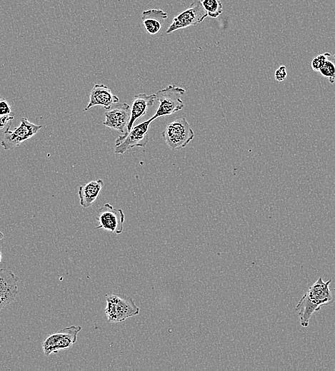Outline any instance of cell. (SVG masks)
Instances as JSON below:
<instances>
[{"instance_id": "obj_1", "label": "cell", "mask_w": 335, "mask_h": 371, "mask_svg": "<svg viewBox=\"0 0 335 371\" xmlns=\"http://www.w3.org/2000/svg\"><path fill=\"white\" fill-rule=\"evenodd\" d=\"M331 283V280L324 282L322 278H319L298 302L295 310L302 327L309 325L315 312L335 302V288L330 289Z\"/></svg>"}, {"instance_id": "obj_2", "label": "cell", "mask_w": 335, "mask_h": 371, "mask_svg": "<svg viewBox=\"0 0 335 371\" xmlns=\"http://www.w3.org/2000/svg\"><path fill=\"white\" fill-rule=\"evenodd\" d=\"M106 302L104 312L109 322H121L139 313V308L134 300L122 293H113L106 295Z\"/></svg>"}, {"instance_id": "obj_3", "label": "cell", "mask_w": 335, "mask_h": 371, "mask_svg": "<svg viewBox=\"0 0 335 371\" xmlns=\"http://www.w3.org/2000/svg\"><path fill=\"white\" fill-rule=\"evenodd\" d=\"M194 132L185 117L174 119L162 132L163 138L171 150L185 148L194 138Z\"/></svg>"}, {"instance_id": "obj_4", "label": "cell", "mask_w": 335, "mask_h": 371, "mask_svg": "<svg viewBox=\"0 0 335 371\" xmlns=\"http://www.w3.org/2000/svg\"><path fill=\"white\" fill-rule=\"evenodd\" d=\"M185 93L184 88L174 85H169L158 91L156 96L159 106L153 118L156 119L159 117L170 116L181 110L184 106V103L181 96Z\"/></svg>"}, {"instance_id": "obj_5", "label": "cell", "mask_w": 335, "mask_h": 371, "mask_svg": "<svg viewBox=\"0 0 335 371\" xmlns=\"http://www.w3.org/2000/svg\"><path fill=\"white\" fill-rule=\"evenodd\" d=\"M155 119H149L134 126L130 131L120 136L115 141L114 153L124 154L126 151L134 147H145L148 141V132L150 125Z\"/></svg>"}, {"instance_id": "obj_6", "label": "cell", "mask_w": 335, "mask_h": 371, "mask_svg": "<svg viewBox=\"0 0 335 371\" xmlns=\"http://www.w3.org/2000/svg\"><path fill=\"white\" fill-rule=\"evenodd\" d=\"M81 330L80 325H71L47 336L41 342L44 355L49 356L71 347Z\"/></svg>"}, {"instance_id": "obj_7", "label": "cell", "mask_w": 335, "mask_h": 371, "mask_svg": "<svg viewBox=\"0 0 335 371\" xmlns=\"http://www.w3.org/2000/svg\"><path fill=\"white\" fill-rule=\"evenodd\" d=\"M41 128L42 126L34 124L26 118H21L17 127L11 130L9 126L2 131L1 146L5 150L14 149L35 136Z\"/></svg>"}, {"instance_id": "obj_8", "label": "cell", "mask_w": 335, "mask_h": 371, "mask_svg": "<svg viewBox=\"0 0 335 371\" xmlns=\"http://www.w3.org/2000/svg\"><path fill=\"white\" fill-rule=\"evenodd\" d=\"M208 14L204 9L201 1H194L186 10L176 16L166 33L170 34L172 32L186 29L189 26H196L204 21Z\"/></svg>"}, {"instance_id": "obj_9", "label": "cell", "mask_w": 335, "mask_h": 371, "mask_svg": "<svg viewBox=\"0 0 335 371\" xmlns=\"http://www.w3.org/2000/svg\"><path fill=\"white\" fill-rule=\"evenodd\" d=\"M96 219L99 223L96 229L102 228L115 234H121L123 232L124 213L121 209L115 208L110 203H105L99 209Z\"/></svg>"}, {"instance_id": "obj_10", "label": "cell", "mask_w": 335, "mask_h": 371, "mask_svg": "<svg viewBox=\"0 0 335 371\" xmlns=\"http://www.w3.org/2000/svg\"><path fill=\"white\" fill-rule=\"evenodd\" d=\"M19 278L11 270H0V309L12 303L18 294Z\"/></svg>"}, {"instance_id": "obj_11", "label": "cell", "mask_w": 335, "mask_h": 371, "mask_svg": "<svg viewBox=\"0 0 335 371\" xmlns=\"http://www.w3.org/2000/svg\"><path fill=\"white\" fill-rule=\"evenodd\" d=\"M131 118V107L126 103H122L105 113L103 124L106 127L125 133V128Z\"/></svg>"}, {"instance_id": "obj_12", "label": "cell", "mask_w": 335, "mask_h": 371, "mask_svg": "<svg viewBox=\"0 0 335 371\" xmlns=\"http://www.w3.org/2000/svg\"><path fill=\"white\" fill-rule=\"evenodd\" d=\"M119 98L104 84H95L91 90L89 101L84 111H88L96 106H101L105 109L109 110L111 106L119 102Z\"/></svg>"}, {"instance_id": "obj_13", "label": "cell", "mask_w": 335, "mask_h": 371, "mask_svg": "<svg viewBox=\"0 0 335 371\" xmlns=\"http://www.w3.org/2000/svg\"><path fill=\"white\" fill-rule=\"evenodd\" d=\"M156 99V93L147 95L143 93L134 96L131 106V118L126 132L131 131L134 123L146 114L147 109L153 106Z\"/></svg>"}, {"instance_id": "obj_14", "label": "cell", "mask_w": 335, "mask_h": 371, "mask_svg": "<svg viewBox=\"0 0 335 371\" xmlns=\"http://www.w3.org/2000/svg\"><path fill=\"white\" fill-rule=\"evenodd\" d=\"M167 17V13L159 9L146 10L141 14L144 27L150 35H156L160 31Z\"/></svg>"}, {"instance_id": "obj_15", "label": "cell", "mask_w": 335, "mask_h": 371, "mask_svg": "<svg viewBox=\"0 0 335 371\" xmlns=\"http://www.w3.org/2000/svg\"><path fill=\"white\" fill-rule=\"evenodd\" d=\"M104 186L101 179L91 181L79 188L78 195L81 205L87 208L91 206L99 195Z\"/></svg>"}, {"instance_id": "obj_16", "label": "cell", "mask_w": 335, "mask_h": 371, "mask_svg": "<svg viewBox=\"0 0 335 371\" xmlns=\"http://www.w3.org/2000/svg\"><path fill=\"white\" fill-rule=\"evenodd\" d=\"M208 16L216 19L223 12V5L220 0H201Z\"/></svg>"}, {"instance_id": "obj_17", "label": "cell", "mask_w": 335, "mask_h": 371, "mask_svg": "<svg viewBox=\"0 0 335 371\" xmlns=\"http://www.w3.org/2000/svg\"><path fill=\"white\" fill-rule=\"evenodd\" d=\"M319 72L324 77L328 78L331 83L335 82V54L331 55L329 53L324 66L319 69Z\"/></svg>"}, {"instance_id": "obj_18", "label": "cell", "mask_w": 335, "mask_h": 371, "mask_svg": "<svg viewBox=\"0 0 335 371\" xmlns=\"http://www.w3.org/2000/svg\"><path fill=\"white\" fill-rule=\"evenodd\" d=\"M329 54V52H325L314 57L311 63V68L315 71H319L324 66Z\"/></svg>"}, {"instance_id": "obj_19", "label": "cell", "mask_w": 335, "mask_h": 371, "mask_svg": "<svg viewBox=\"0 0 335 371\" xmlns=\"http://www.w3.org/2000/svg\"><path fill=\"white\" fill-rule=\"evenodd\" d=\"M14 118V113H11L10 114L1 115L0 118V129L3 130L10 126V123Z\"/></svg>"}, {"instance_id": "obj_20", "label": "cell", "mask_w": 335, "mask_h": 371, "mask_svg": "<svg viewBox=\"0 0 335 371\" xmlns=\"http://www.w3.org/2000/svg\"><path fill=\"white\" fill-rule=\"evenodd\" d=\"M287 76L286 68L285 66H281L274 73V78L277 81H283Z\"/></svg>"}, {"instance_id": "obj_21", "label": "cell", "mask_w": 335, "mask_h": 371, "mask_svg": "<svg viewBox=\"0 0 335 371\" xmlns=\"http://www.w3.org/2000/svg\"><path fill=\"white\" fill-rule=\"evenodd\" d=\"M0 113L1 116L11 113V107L9 103L4 98L0 100Z\"/></svg>"}]
</instances>
